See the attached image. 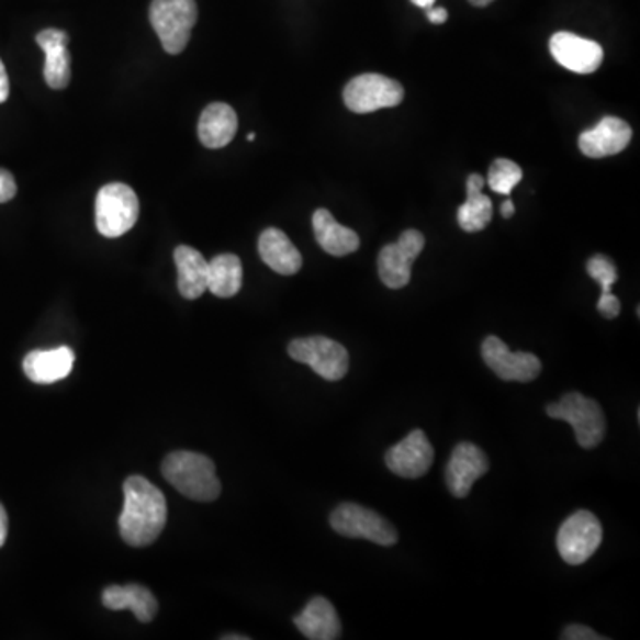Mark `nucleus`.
Wrapping results in <instances>:
<instances>
[{
	"label": "nucleus",
	"mask_w": 640,
	"mask_h": 640,
	"mask_svg": "<svg viewBox=\"0 0 640 640\" xmlns=\"http://www.w3.org/2000/svg\"><path fill=\"white\" fill-rule=\"evenodd\" d=\"M8 538V515H5L4 505L0 504V548L4 547Z\"/></svg>",
	"instance_id": "obj_33"
},
{
	"label": "nucleus",
	"mask_w": 640,
	"mask_h": 640,
	"mask_svg": "<svg viewBox=\"0 0 640 640\" xmlns=\"http://www.w3.org/2000/svg\"><path fill=\"white\" fill-rule=\"evenodd\" d=\"M125 504L120 516V534L123 541L131 547H148L159 538L166 519H168V505L150 481L141 475H132L123 484Z\"/></svg>",
	"instance_id": "obj_1"
},
{
	"label": "nucleus",
	"mask_w": 640,
	"mask_h": 640,
	"mask_svg": "<svg viewBox=\"0 0 640 640\" xmlns=\"http://www.w3.org/2000/svg\"><path fill=\"white\" fill-rule=\"evenodd\" d=\"M10 97V79L5 74L4 63L0 61V103H4Z\"/></svg>",
	"instance_id": "obj_32"
},
{
	"label": "nucleus",
	"mask_w": 640,
	"mask_h": 640,
	"mask_svg": "<svg viewBox=\"0 0 640 640\" xmlns=\"http://www.w3.org/2000/svg\"><path fill=\"white\" fill-rule=\"evenodd\" d=\"M103 607L131 610L141 622H151L159 613V602L145 585H109L102 593Z\"/></svg>",
	"instance_id": "obj_17"
},
{
	"label": "nucleus",
	"mask_w": 640,
	"mask_h": 640,
	"mask_svg": "<svg viewBox=\"0 0 640 640\" xmlns=\"http://www.w3.org/2000/svg\"><path fill=\"white\" fill-rule=\"evenodd\" d=\"M16 197V182L8 169L0 168V203H8Z\"/></svg>",
	"instance_id": "obj_29"
},
{
	"label": "nucleus",
	"mask_w": 640,
	"mask_h": 640,
	"mask_svg": "<svg viewBox=\"0 0 640 640\" xmlns=\"http://www.w3.org/2000/svg\"><path fill=\"white\" fill-rule=\"evenodd\" d=\"M413 4L418 5L422 10H429L435 5L436 0H412Z\"/></svg>",
	"instance_id": "obj_35"
},
{
	"label": "nucleus",
	"mask_w": 640,
	"mask_h": 640,
	"mask_svg": "<svg viewBox=\"0 0 640 640\" xmlns=\"http://www.w3.org/2000/svg\"><path fill=\"white\" fill-rule=\"evenodd\" d=\"M424 246L426 239L416 229H406L397 243L384 246L378 258L379 278L384 285L393 290L404 289L412 280L413 263L424 251Z\"/></svg>",
	"instance_id": "obj_10"
},
{
	"label": "nucleus",
	"mask_w": 640,
	"mask_h": 640,
	"mask_svg": "<svg viewBox=\"0 0 640 640\" xmlns=\"http://www.w3.org/2000/svg\"><path fill=\"white\" fill-rule=\"evenodd\" d=\"M239 128V120L228 103L215 102L201 113L198 122V137L201 145L220 150L232 143Z\"/></svg>",
	"instance_id": "obj_18"
},
{
	"label": "nucleus",
	"mask_w": 640,
	"mask_h": 640,
	"mask_svg": "<svg viewBox=\"0 0 640 640\" xmlns=\"http://www.w3.org/2000/svg\"><path fill=\"white\" fill-rule=\"evenodd\" d=\"M255 137H257V136H255V134H252V132H251V134H248V141H255Z\"/></svg>",
	"instance_id": "obj_38"
},
{
	"label": "nucleus",
	"mask_w": 640,
	"mask_h": 640,
	"mask_svg": "<svg viewBox=\"0 0 640 640\" xmlns=\"http://www.w3.org/2000/svg\"><path fill=\"white\" fill-rule=\"evenodd\" d=\"M547 415L570 424L582 449L598 447L607 433V420L602 406L594 398L584 397L579 392L565 393L561 401L548 404Z\"/></svg>",
	"instance_id": "obj_3"
},
{
	"label": "nucleus",
	"mask_w": 640,
	"mask_h": 640,
	"mask_svg": "<svg viewBox=\"0 0 640 640\" xmlns=\"http://www.w3.org/2000/svg\"><path fill=\"white\" fill-rule=\"evenodd\" d=\"M333 530L344 538L367 539L381 547H392L398 541V534L389 519L378 515L375 510L367 509L363 505H338L329 518Z\"/></svg>",
	"instance_id": "obj_6"
},
{
	"label": "nucleus",
	"mask_w": 640,
	"mask_h": 640,
	"mask_svg": "<svg viewBox=\"0 0 640 640\" xmlns=\"http://www.w3.org/2000/svg\"><path fill=\"white\" fill-rule=\"evenodd\" d=\"M297 630L310 640H337L341 636V622L329 599L315 596L303 613L294 617Z\"/></svg>",
	"instance_id": "obj_19"
},
{
	"label": "nucleus",
	"mask_w": 640,
	"mask_h": 640,
	"mask_svg": "<svg viewBox=\"0 0 640 640\" xmlns=\"http://www.w3.org/2000/svg\"><path fill=\"white\" fill-rule=\"evenodd\" d=\"M289 356L292 360L308 364L315 374L326 381H340L349 372V352L332 338H295L289 344Z\"/></svg>",
	"instance_id": "obj_8"
},
{
	"label": "nucleus",
	"mask_w": 640,
	"mask_h": 640,
	"mask_svg": "<svg viewBox=\"0 0 640 640\" xmlns=\"http://www.w3.org/2000/svg\"><path fill=\"white\" fill-rule=\"evenodd\" d=\"M312 225L318 246L333 257H346L360 248V237L355 229L341 226L326 209L315 211Z\"/></svg>",
	"instance_id": "obj_22"
},
{
	"label": "nucleus",
	"mask_w": 640,
	"mask_h": 640,
	"mask_svg": "<svg viewBox=\"0 0 640 640\" xmlns=\"http://www.w3.org/2000/svg\"><path fill=\"white\" fill-rule=\"evenodd\" d=\"M258 252L263 263L283 277H292L303 267V257L281 229H263L258 239Z\"/></svg>",
	"instance_id": "obj_21"
},
{
	"label": "nucleus",
	"mask_w": 640,
	"mask_h": 640,
	"mask_svg": "<svg viewBox=\"0 0 640 640\" xmlns=\"http://www.w3.org/2000/svg\"><path fill=\"white\" fill-rule=\"evenodd\" d=\"M630 141L631 128L625 120L605 116L598 125L580 136L579 146L585 157L603 159L627 150Z\"/></svg>",
	"instance_id": "obj_15"
},
{
	"label": "nucleus",
	"mask_w": 640,
	"mask_h": 640,
	"mask_svg": "<svg viewBox=\"0 0 640 640\" xmlns=\"http://www.w3.org/2000/svg\"><path fill=\"white\" fill-rule=\"evenodd\" d=\"M433 461H435V449L426 433L420 429L412 430L404 440L390 447L384 456V463L390 472L402 479L424 478L433 467Z\"/></svg>",
	"instance_id": "obj_12"
},
{
	"label": "nucleus",
	"mask_w": 640,
	"mask_h": 640,
	"mask_svg": "<svg viewBox=\"0 0 640 640\" xmlns=\"http://www.w3.org/2000/svg\"><path fill=\"white\" fill-rule=\"evenodd\" d=\"M243 287V262L237 255L225 252L209 262L206 290L217 297H234Z\"/></svg>",
	"instance_id": "obj_25"
},
{
	"label": "nucleus",
	"mask_w": 640,
	"mask_h": 640,
	"mask_svg": "<svg viewBox=\"0 0 640 640\" xmlns=\"http://www.w3.org/2000/svg\"><path fill=\"white\" fill-rule=\"evenodd\" d=\"M562 637L568 640H603L602 636L584 625H571V627L565 628Z\"/></svg>",
	"instance_id": "obj_30"
},
{
	"label": "nucleus",
	"mask_w": 640,
	"mask_h": 640,
	"mask_svg": "<svg viewBox=\"0 0 640 640\" xmlns=\"http://www.w3.org/2000/svg\"><path fill=\"white\" fill-rule=\"evenodd\" d=\"M166 481L194 502H214L221 495V482L215 475L212 459L203 453L178 450L164 459Z\"/></svg>",
	"instance_id": "obj_2"
},
{
	"label": "nucleus",
	"mask_w": 640,
	"mask_h": 640,
	"mask_svg": "<svg viewBox=\"0 0 640 640\" xmlns=\"http://www.w3.org/2000/svg\"><path fill=\"white\" fill-rule=\"evenodd\" d=\"M249 637L246 636H225L223 640H248Z\"/></svg>",
	"instance_id": "obj_37"
},
{
	"label": "nucleus",
	"mask_w": 640,
	"mask_h": 640,
	"mask_svg": "<svg viewBox=\"0 0 640 640\" xmlns=\"http://www.w3.org/2000/svg\"><path fill=\"white\" fill-rule=\"evenodd\" d=\"M482 360L502 381L530 383L541 374V360L532 352H510L498 337L482 341Z\"/></svg>",
	"instance_id": "obj_11"
},
{
	"label": "nucleus",
	"mask_w": 640,
	"mask_h": 640,
	"mask_svg": "<svg viewBox=\"0 0 640 640\" xmlns=\"http://www.w3.org/2000/svg\"><path fill=\"white\" fill-rule=\"evenodd\" d=\"M484 178L473 173L467 180V201L458 209V223L464 232L473 234L486 228L493 217V201L482 192Z\"/></svg>",
	"instance_id": "obj_24"
},
{
	"label": "nucleus",
	"mask_w": 640,
	"mask_h": 640,
	"mask_svg": "<svg viewBox=\"0 0 640 640\" xmlns=\"http://www.w3.org/2000/svg\"><path fill=\"white\" fill-rule=\"evenodd\" d=\"M404 100V88L397 80L381 74H363L344 89L346 108L356 114H369L379 109L397 108Z\"/></svg>",
	"instance_id": "obj_9"
},
{
	"label": "nucleus",
	"mask_w": 640,
	"mask_h": 640,
	"mask_svg": "<svg viewBox=\"0 0 640 640\" xmlns=\"http://www.w3.org/2000/svg\"><path fill=\"white\" fill-rule=\"evenodd\" d=\"M550 52L553 59L564 66L565 70L580 76L594 74L603 63V48L599 47V43L580 38L576 34L565 31L553 34L550 40Z\"/></svg>",
	"instance_id": "obj_14"
},
{
	"label": "nucleus",
	"mask_w": 640,
	"mask_h": 640,
	"mask_svg": "<svg viewBox=\"0 0 640 640\" xmlns=\"http://www.w3.org/2000/svg\"><path fill=\"white\" fill-rule=\"evenodd\" d=\"M427 19H429L430 24L440 25L447 22V19H449V13H447L445 8H435V5H433V8L427 10Z\"/></svg>",
	"instance_id": "obj_31"
},
{
	"label": "nucleus",
	"mask_w": 640,
	"mask_h": 640,
	"mask_svg": "<svg viewBox=\"0 0 640 640\" xmlns=\"http://www.w3.org/2000/svg\"><path fill=\"white\" fill-rule=\"evenodd\" d=\"M178 271V290L186 300H198L206 292L209 262L198 249L178 246L173 252Z\"/></svg>",
	"instance_id": "obj_23"
},
{
	"label": "nucleus",
	"mask_w": 640,
	"mask_h": 640,
	"mask_svg": "<svg viewBox=\"0 0 640 640\" xmlns=\"http://www.w3.org/2000/svg\"><path fill=\"white\" fill-rule=\"evenodd\" d=\"M197 0H154L150 24L168 54H180L188 47L191 31L197 24Z\"/></svg>",
	"instance_id": "obj_4"
},
{
	"label": "nucleus",
	"mask_w": 640,
	"mask_h": 640,
	"mask_svg": "<svg viewBox=\"0 0 640 640\" xmlns=\"http://www.w3.org/2000/svg\"><path fill=\"white\" fill-rule=\"evenodd\" d=\"M598 312L605 318H616L621 314V301L614 294L602 295L598 301Z\"/></svg>",
	"instance_id": "obj_28"
},
{
	"label": "nucleus",
	"mask_w": 640,
	"mask_h": 640,
	"mask_svg": "<svg viewBox=\"0 0 640 640\" xmlns=\"http://www.w3.org/2000/svg\"><path fill=\"white\" fill-rule=\"evenodd\" d=\"M139 217V200L125 183H108L97 197L94 221L103 237L116 239L131 232Z\"/></svg>",
	"instance_id": "obj_5"
},
{
	"label": "nucleus",
	"mask_w": 640,
	"mask_h": 640,
	"mask_svg": "<svg viewBox=\"0 0 640 640\" xmlns=\"http://www.w3.org/2000/svg\"><path fill=\"white\" fill-rule=\"evenodd\" d=\"M490 459L478 445L459 443L447 464V487L456 498H467L473 484L486 475Z\"/></svg>",
	"instance_id": "obj_13"
},
{
	"label": "nucleus",
	"mask_w": 640,
	"mask_h": 640,
	"mask_svg": "<svg viewBox=\"0 0 640 640\" xmlns=\"http://www.w3.org/2000/svg\"><path fill=\"white\" fill-rule=\"evenodd\" d=\"M587 272L602 287V295L613 294V285L617 281L616 263L605 255H594L587 262Z\"/></svg>",
	"instance_id": "obj_27"
},
{
	"label": "nucleus",
	"mask_w": 640,
	"mask_h": 640,
	"mask_svg": "<svg viewBox=\"0 0 640 640\" xmlns=\"http://www.w3.org/2000/svg\"><path fill=\"white\" fill-rule=\"evenodd\" d=\"M501 212L505 220H510V217H513L516 212L515 203H513L510 200H505L504 203H502Z\"/></svg>",
	"instance_id": "obj_34"
},
{
	"label": "nucleus",
	"mask_w": 640,
	"mask_h": 640,
	"mask_svg": "<svg viewBox=\"0 0 640 640\" xmlns=\"http://www.w3.org/2000/svg\"><path fill=\"white\" fill-rule=\"evenodd\" d=\"M76 355L70 347H56L48 351H33L25 356L24 372L33 383L52 384L70 374Z\"/></svg>",
	"instance_id": "obj_20"
},
{
	"label": "nucleus",
	"mask_w": 640,
	"mask_h": 640,
	"mask_svg": "<svg viewBox=\"0 0 640 640\" xmlns=\"http://www.w3.org/2000/svg\"><path fill=\"white\" fill-rule=\"evenodd\" d=\"M524 171L518 164L509 159H496L490 166V173H487V183L493 191L498 194L509 197L513 189L521 182Z\"/></svg>",
	"instance_id": "obj_26"
},
{
	"label": "nucleus",
	"mask_w": 640,
	"mask_h": 640,
	"mask_svg": "<svg viewBox=\"0 0 640 640\" xmlns=\"http://www.w3.org/2000/svg\"><path fill=\"white\" fill-rule=\"evenodd\" d=\"M473 5H478V8H484V5L491 4L493 0H470Z\"/></svg>",
	"instance_id": "obj_36"
},
{
	"label": "nucleus",
	"mask_w": 640,
	"mask_h": 640,
	"mask_svg": "<svg viewBox=\"0 0 640 640\" xmlns=\"http://www.w3.org/2000/svg\"><path fill=\"white\" fill-rule=\"evenodd\" d=\"M68 42L70 36L61 29H45L36 36V43L45 52L43 76L52 89H65L70 85L71 57Z\"/></svg>",
	"instance_id": "obj_16"
},
{
	"label": "nucleus",
	"mask_w": 640,
	"mask_h": 640,
	"mask_svg": "<svg viewBox=\"0 0 640 640\" xmlns=\"http://www.w3.org/2000/svg\"><path fill=\"white\" fill-rule=\"evenodd\" d=\"M603 528L591 510H576L565 519L557 534V550L562 561L580 565L590 561L602 544Z\"/></svg>",
	"instance_id": "obj_7"
}]
</instances>
